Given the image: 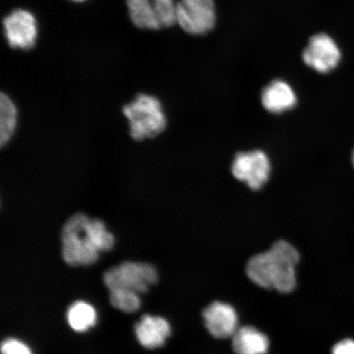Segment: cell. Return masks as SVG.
<instances>
[{
    "instance_id": "obj_1",
    "label": "cell",
    "mask_w": 354,
    "mask_h": 354,
    "mask_svg": "<svg viewBox=\"0 0 354 354\" xmlns=\"http://www.w3.org/2000/svg\"><path fill=\"white\" fill-rule=\"evenodd\" d=\"M62 257L71 267L91 266L99 259L100 252L113 249V234L103 221L74 214L66 221L61 232Z\"/></svg>"
},
{
    "instance_id": "obj_2",
    "label": "cell",
    "mask_w": 354,
    "mask_h": 354,
    "mask_svg": "<svg viewBox=\"0 0 354 354\" xmlns=\"http://www.w3.org/2000/svg\"><path fill=\"white\" fill-rule=\"evenodd\" d=\"M297 250L289 242L279 241L265 253L251 258L246 266L248 277L254 284L280 293H290L296 286Z\"/></svg>"
},
{
    "instance_id": "obj_3",
    "label": "cell",
    "mask_w": 354,
    "mask_h": 354,
    "mask_svg": "<svg viewBox=\"0 0 354 354\" xmlns=\"http://www.w3.org/2000/svg\"><path fill=\"white\" fill-rule=\"evenodd\" d=\"M122 112L129 121L131 136L136 141L153 138L165 130L167 118L156 97L137 95L131 103L124 106Z\"/></svg>"
},
{
    "instance_id": "obj_4",
    "label": "cell",
    "mask_w": 354,
    "mask_h": 354,
    "mask_svg": "<svg viewBox=\"0 0 354 354\" xmlns=\"http://www.w3.org/2000/svg\"><path fill=\"white\" fill-rule=\"evenodd\" d=\"M158 275L153 265L146 263L124 262L106 271L104 281L109 290H128L145 294L156 284Z\"/></svg>"
},
{
    "instance_id": "obj_5",
    "label": "cell",
    "mask_w": 354,
    "mask_h": 354,
    "mask_svg": "<svg viewBox=\"0 0 354 354\" xmlns=\"http://www.w3.org/2000/svg\"><path fill=\"white\" fill-rule=\"evenodd\" d=\"M128 15L136 28L158 30L176 24L175 0H126Z\"/></svg>"
},
{
    "instance_id": "obj_6",
    "label": "cell",
    "mask_w": 354,
    "mask_h": 354,
    "mask_svg": "<svg viewBox=\"0 0 354 354\" xmlns=\"http://www.w3.org/2000/svg\"><path fill=\"white\" fill-rule=\"evenodd\" d=\"M214 0H179L176 2V24L192 35L209 33L215 28Z\"/></svg>"
},
{
    "instance_id": "obj_7",
    "label": "cell",
    "mask_w": 354,
    "mask_h": 354,
    "mask_svg": "<svg viewBox=\"0 0 354 354\" xmlns=\"http://www.w3.org/2000/svg\"><path fill=\"white\" fill-rule=\"evenodd\" d=\"M3 33L6 41L15 50H30L37 41L38 22L32 12L16 8L4 17Z\"/></svg>"
},
{
    "instance_id": "obj_8",
    "label": "cell",
    "mask_w": 354,
    "mask_h": 354,
    "mask_svg": "<svg viewBox=\"0 0 354 354\" xmlns=\"http://www.w3.org/2000/svg\"><path fill=\"white\" fill-rule=\"evenodd\" d=\"M342 57L337 43L326 33L313 35L302 54L304 63L319 73L332 72L337 68Z\"/></svg>"
},
{
    "instance_id": "obj_9",
    "label": "cell",
    "mask_w": 354,
    "mask_h": 354,
    "mask_svg": "<svg viewBox=\"0 0 354 354\" xmlns=\"http://www.w3.org/2000/svg\"><path fill=\"white\" fill-rule=\"evenodd\" d=\"M232 174L250 189H260L269 179L271 165L267 154L261 150L238 153L232 167Z\"/></svg>"
},
{
    "instance_id": "obj_10",
    "label": "cell",
    "mask_w": 354,
    "mask_h": 354,
    "mask_svg": "<svg viewBox=\"0 0 354 354\" xmlns=\"http://www.w3.org/2000/svg\"><path fill=\"white\" fill-rule=\"evenodd\" d=\"M203 321L209 333L216 339L232 338L238 327L236 310L228 304L216 301L203 312Z\"/></svg>"
},
{
    "instance_id": "obj_11",
    "label": "cell",
    "mask_w": 354,
    "mask_h": 354,
    "mask_svg": "<svg viewBox=\"0 0 354 354\" xmlns=\"http://www.w3.org/2000/svg\"><path fill=\"white\" fill-rule=\"evenodd\" d=\"M135 334L139 343L145 348H161L171 335V326L165 318L144 315L135 325Z\"/></svg>"
},
{
    "instance_id": "obj_12",
    "label": "cell",
    "mask_w": 354,
    "mask_h": 354,
    "mask_svg": "<svg viewBox=\"0 0 354 354\" xmlns=\"http://www.w3.org/2000/svg\"><path fill=\"white\" fill-rule=\"evenodd\" d=\"M261 100L268 112L279 114L295 108L297 96L289 83L277 79L263 88Z\"/></svg>"
},
{
    "instance_id": "obj_13",
    "label": "cell",
    "mask_w": 354,
    "mask_h": 354,
    "mask_svg": "<svg viewBox=\"0 0 354 354\" xmlns=\"http://www.w3.org/2000/svg\"><path fill=\"white\" fill-rule=\"evenodd\" d=\"M232 347L236 354H266L269 351L270 342L262 332L246 326L239 328L232 336Z\"/></svg>"
},
{
    "instance_id": "obj_14",
    "label": "cell",
    "mask_w": 354,
    "mask_h": 354,
    "mask_svg": "<svg viewBox=\"0 0 354 354\" xmlns=\"http://www.w3.org/2000/svg\"><path fill=\"white\" fill-rule=\"evenodd\" d=\"M66 318L71 328L77 332H86L96 324L97 313L91 304L77 301L71 305Z\"/></svg>"
},
{
    "instance_id": "obj_15",
    "label": "cell",
    "mask_w": 354,
    "mask_h": 354,
    "mask_svg": "<svg viewBox=\"0 0 354 354\" xmlns=\"http://www.w3.org/2000/svg\"><path fill=\"white\" fill-rule=\"evenodd\" d=\"M17 120V109L10 97L4 93L0 95V145L8 143L15 133Z\"/></svg>"
},
{
    "instance_id": "obj_16",
    "label": "cell",
    "mask_w": 354,
    "mask_h": 354,
    "mask_svg": "<svg viewBox=\"0 0 354 354\" xmlns=\"http://www.w3.org/2000/svg\"><path fill=\"white\" fill-rule=\"evenodd\" d=\"M140 295L128 290L109 291V301L115 308L123 313H132L138 311L141 306Z\"/></svg>"
},
{
    "instance_id": "obj_17",
    "label": "cell",
    "mask_w": 354,
    "mask_h": 354,
    "mask_svg": "<svg viewBox=\"0 0 354 354\" xmlns=\"http://www.w3.org/2000/svg\"><path fill=\"white\" fill-rule=\"evenodd\" d=\"M1 354H33L30 348L19 339L8 338L1 344Z\"/></svg>"
},
{
    "instance_id": "obj_18",
    "label": "cell",
    "mask_w": 354,
    "mask_h": 354,
    "mask_svg": "<svg viewBox=\"0 0 354 354\" xmlns=\"http://www.w3.org/2000/svg\"><path fill=\"white\" fill-rule=\"evenodd\" d=\"M332 354H354V342L345 339L335 345Z\"/></svg>"
},
{
    "instance_id": "obj_19",
    "label": "cell",
    "mask_w": 354,
    "mask_h": 354,
    "mask_svg": "<svg viewBox=\"0 0 354 354\" xmlns=\"http://www.w3.org/2000/svg\"><path fill=\"white\" fill-rule=\"evenodd\" d=\"M70 1L75 2V3H82V2H86V0H70Z\"/></svg>"
},
{
    "instance_id": "obj_20",
    "label": "cell",
    "mask_w": 354,
    "mask_h": 354,
    "mask_svg": "<svg viewBox=\"0 0 354 354\" xmlns=\"http://www.w3.org/2000/svg\"><path fill=\"white\" fill-rule=\"evenodd\" d=\"M352 160H353V167H354V150L353 152Z\"/></svg>"
}]
</instances>
